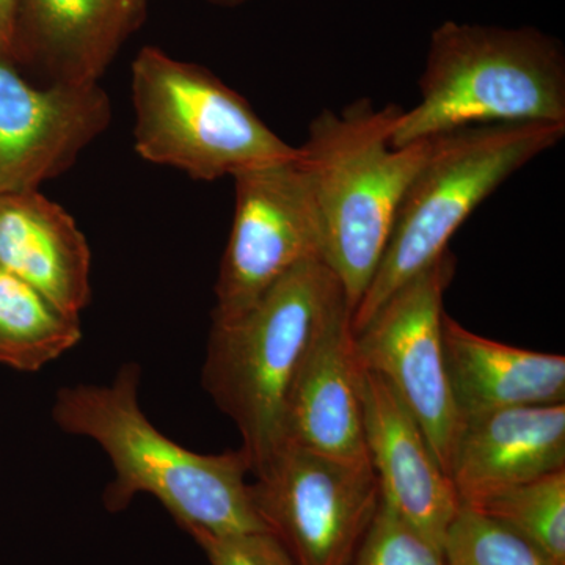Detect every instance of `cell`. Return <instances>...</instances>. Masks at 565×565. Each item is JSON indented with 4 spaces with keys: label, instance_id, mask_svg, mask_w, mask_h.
<instances>
[{
    "label": "cell",
    "instance_id": "cell-1",
    "mask_svg": "<svg viewBox=\"0 0 565 565\" xmlns=\"http://www.w3.org/2000/svg\"><path fill=\"white\" fill-rule=\"evenodd\" d=\"M140 367L128 363L107 385H74L55 396L52 418L96 441L114 468L104 492L110 512L136 494L154 497L182 530L225 535L269 531L256 511L243 449L200 455L163 435L139 405Z\"/></svg>",
    "mask_w": 565,
    "mask_h": 565
},
{
    "label": "cell",
    "instance_id": "cell-2",
    "mask_svg": "<svg viewBox=\"0 0 565 565\" xmlns=\"http://www.w3.org/2000/svg\"><path fill=\"white\" fill-rule=\"evenodd\" d=\"M403 110L375 107L371 99L322 110L297 147L321 218L322 262L343 286L352 315L373 281L405 189L433 145L392 147Z\"/></svg>",
    "mask_w": 565,
    "mask_h": 565
},
{
    "label": "cell",
    "instance_id": "cell-3",
    "mask_svg": "<svg viewBox=\"0 0 565 565\" xmlns=\"http://www.w3.org/2000/svg\"><path fill=\"white\" fill-rule=\"evenodd\" d=\"M348 300L322 259L289 270L239 318L212 323L203 386L243 438L252 475L285 445V419L297 371L319 326Z\"/></svg>",
    "mask_w": 565,
    "mask_h": 565
},
{
    "label": "cell",
    "instance_id": "cell-4",
    "mask_svg": "<svg viewBox=\"0 0 565 565\" xmlns=\"http://www.w3.org/2000/svg\"><path fill=\"white\" fill-rule=\"evenodd\" d=\"M503 122L565 125V57L534 29L446 21L433 33L419 103L403 110L392 147Z\"/></svg>",
    "mask_w": 565,
    "mask_h": 565
},
{
    "label": "cell",
    "instance_id": "cell-5",
    "mask_svg": "<svg viewBox=\"0 0 565 565\" xmlns=\"http://www.w3.org/2000/svg\"><path fill=\"white\" fill-rule=\"evenodd\" d=\"M565 125L503 122L434 137L405 189L373 281L352 315L353 333L401 286L433 266L479 204L537 156L555 148Z\"/></svg>",
    "mask_w": 565,
    "mask_h": 565
},
{
    "label": "cell",
    "instance_id": "cell-6",
    "mask_svg": "<svg viewBox=\"0 0 565 565\" xmlns=\"http://www.w3.org/2000/svg\"><path fill=\"white\" fill-rule=\"evenodd\" d=\"M131 87L134 140L145 161L215 181L299 154L211 71L158 47L137 54Z\"/></svg>",
    "mask_w": 565,
    "mask_h": 565
},
{
    "label": "cell",
    "instance_id": "cell-7",
    "mask_svg": "<svg viewBox=\"0 0 565 565\" xmlns=\"http://www.w3.org/2000/svg\"><path fill=\"white\" fill-rule=\"evenodd\" d=\"M455 274L456 258L448 250L353 333L363 370L388 382L414 414L446 475L460 427L444 345V300Z\"/></svg>",
    "mask_w": 565,
    "mask_h": 565
},
{
    "label": "cell",
    "instance_id": "cell-8",
    "mask_svg": "<svg viewBox=\"0 0 565 565\" xmlns=\"http://www.w3.org/2000/svg\"><path fill=\"white\" fill-rule=\"evenodd\" d=\"M255 478L256 511L294 565H351L381 503L371 463L285 444Z\"/></svg>",
    "mask_w": 565,
    "mask_h": 565
},
{
    "label": "cell",
    "instance_id": "cell-9",
    "mask_svg": "<svg viewBox=\"0 0 565 565\" xmlns=\"http://www.w3.org/2000/svg\"><path fill=\"white\" fill-rule=\"evenodd\" d=\"M233 180L236 207L212 323L234 321L294 267L322 259L321 218L299 154L243 170Z\"/></svg>",
    "mask_w": 565,
    "mask_h": 565
},
{
    "label": "cell",
    "instance_id": "cell-10",
    "mask_svg": "<svg viewBox=\"0 0 565 565\" xmlns=\"http://www.w3.org/2000/svg\"><path fill=\"white\" fill-rule=\"evenodd\" d=\"M111 117L99 84L33 85L0 46V199L66 172Z\"/></svg>",
    "mask_w": 565,
    "mask_h": 565
},
{
    "label": "cell",
    "instance_id": "cell-11",
    "mask_svg": "<svg viewBox=\"0 0 565 565\" xmlns=\"http://www.w3.org/2000/svg\"><path fill=\"white\" fill-rule=\"evenodd\" d=\"M362 396L364 445L382 503L444 548L460 508L451 479L438 463L423 427L388 382L363 370Z\"/></svg>",
    "mask_w": 565,
    "mask_h": 565
},
{
    "label": "cell",
    "instance_id": "cell-12",
    "mask_svg": "<svg viewBox=\"0 0 565 565\" xmlns=\"http://www.w3.org/2000/svg\"><path fill=\"white\" fill-rule=\"evenodd\" d=\"M363 367L355 351L348 300L326 316L297 371L285 419V444L370 463L364 445Z\"/></svg>",
    "mask_w": 565,
    "mask_h": 565
},
{
    "label": "cell",
    "instance_id": "cell-13",
    "mask_svg": "<svg viewBox=\"0 0 565 565\" xmlns=\"http://www.w3.org/2000/svg\"><path fill=\"white\" fill-rule=\"evenodd\" d=\"M150 0H21L13 61L40 71L47 85L99 84Z\"/></svg>",
    "mask_w": 565,
    "mask_h": 565
},
{
    "label": "cell",
    "instance_id": "cell-14",
    "mask_svg": "<svg viewBox=\"0 0 565 565\" xmlns=\"http://www.w3.org/2000/svg\"><path fill=\"white\" fill-rule=\"evenodd\" d=\"M565 470V404L526 405L460 422L449 479L460 504Z\"/></svg>",
    "mask_w": 565,
    "mask_h": 565
},
{
    "label": "cell",
    "instance_id": "cell-15",
    "mask_svg": "<svg viewBox=\"0 0 565 565\" xmlns=\"http://www.w3.org/2000/svg\"><path fill=\"white\" fill-rule=\"evenodd\" d=\"M0 267L81 318L90 302L92 252L68 212L40 191L0 199Z\"/></svg>",
    "mask_w": 565,
    "mask_h": 565
},
{
    "label": "cell",
    "instance_id": "cell-16",
    "mask_svg": "<svg viewBox=\"0 0 565 565\" xmlns=\"http://www.w3.org/2000/svg\"><path fill=\"white\" fill-rule=\"evenodd\" d=\"M446 373L460 422L470 416L565 404V359L526 351L470 332L445 315Z\"/></svg>",
    "mask_w": 565,
    "mask_h": 565
},
{
    "label": "cell",
    "instance_id": "cell-17",
    "mask_svg": "<svg viewBox=\"0 0 565 565\" xmlns=\"http://www.w3.org/2000/svg\"><path fill=\"white\" fill-rule=\"evenodd\" d=\"M82 340L71 318L17 275L0 267V364L33 373Z\"/></svg>",
    "mask_w": 565,
    "mask_h": 565
},
{
    "label": "cell",
    "instance_id": "cell-18",
    "mask_svg": "<svg viewBox=\"0 0 565 565\" xmlns=\"http://www.w3.org/2000/svg\"><path fill=\"white\" fill-rule=\"evenodd\" d=\"M467 508L497 520L556 565H565V470L509 487Z\"/></svg>",
    "mask_w": 565,
    "mask_h": 565
},
{
    "label": "cell",
    "instance_id": "cell-19",
    "mask_svg": "<svg viewBox=\"0 0 565 565\" xmlns=\"http://www.w3.org/2000/svg\"><path fill=\"white\" fill-rule=\"evenodd\" d=\"M446 565H556L515 531L460 504L444 542Z\"/></svg>",
    "mask_w": 565,
    "mask_h": 565
},
{
    "label": "cell",
    "instance_id": "cell-20",
    "mask_svg": "<svg viewBox=\"0 0 565 565\" xmlns=\"http://www.w3.org/2000/svg\"><path fill=\"white\" fill-rule=\"evenodd\" d=\"M351 565H446L444 548L404 522L388 505L377 511Z\"/></svg>",
    "mask_w": 565,
    "mask_h": 565
},
{
    "label": "cell",
    "instance_id": "cell-21",
    "mask_svg": "<svg viewBox=\"0 0 565 565\" xmlns=\"http://www.w3.org/2000/svg\"><path fill=\"white\" fill-rule=\"evenodd\" d=\"M189 535L211 565H294L285 546L270 531L225 535L191 531Z\"/></svg>",
    "mask_w": 565,
    "mask_h": 565
},
{
    "label": "cell",
    "instance_id": "cell-22",
    "mask_svg": "<svg viewBox=\"0 0 565 565\" xmlns=\"http://www.w3.org/2000/svg\"><path fill=\"white\" fill-rule=\"evenodd\" d=\"M21 0H0V46L13 58L14 29Z\"/></svg>",
    "mask_w": 565,
    "mask_h": 565
},
{
    "label": "cell",
    "instance_id": "cell-23",
    "mask_svg": "<svg viewBox=\"0 0 565 565\" xmlns=\"http://www.w3.org/2000/svg\"><path fill=\"white\" fill-rule=\"evenodd\" d=\"M226 2H234V0H226Z\"/></svg>",
    "mask_w": 565,
    "mask_h": 565
}]
</instances>
